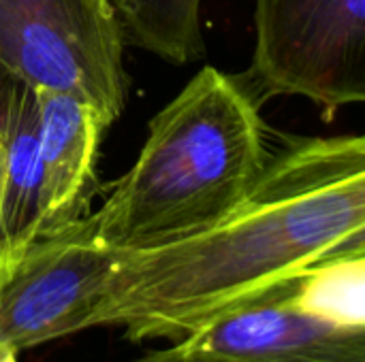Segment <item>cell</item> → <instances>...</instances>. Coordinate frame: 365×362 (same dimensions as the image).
<instances>
[{
  "instance_id": "obj_1",
  "label": "cell",
  "mask_w": 365,
  "mask_h": 362,
  "mask_svg": "<svg viewBox=\"0 0 365 362\" xmlns=\"http://www.w3.org/2000/svg\"><path fill=\"white\" fill-rule=\"evenodd\" d=\"M365 226V132L289 143L222 224L152 250L120 252L90 316L128 341L173 339L240 309L278 303L299 273Z\"/></svg>"
},
{
  "instance_id": "obj_2",
  "label": "cell",
  "mask_w": 365,
  "mask_h": 362,
  "mask_svg": "<svg viewBox=\"0 0 365 362\" xmlns=\"http://www.w3.org/2000/svg\"><path fill=\"white\" fill-rule=\"evenodd\" d=\"M267 160L257 96L205 66L152 117L135 164L90 213L96 237L139 252L205 233L248 201Z\"/></svg>"
},
{
  "instance_id": "obj_3",
  "label": "cell",
  "mask_w": 365,
  "mask_h": 362,
  "mask_svg": "<svg viewBox=\"0 0 365 362\" xmlns=\"http://www.w3.org/2000/svg\"><path fill=\"white\" fill-rule=\"evenodd\" d=\"M124 47L111 0H0V66L88 102L107 126L128 96Z\"/></svg>"
},
{
  "instance_id": "obj_4",
  "label": "cell",
  "mask_w": 365,
  "mask_h": 362,
  "mask_svg": "<svg viewBox=\"0 0 365 362\" xmlns=\"http://www.w3.org/2000/svg\"><path fill=\"white\" fill-rule=\"evenodd\" d=\"M248 87L302 96L325 117L365 105V0H255Z\"/></svg>"
},
{
  "instance_id": "obj_5",
  "label": "cell",
  "mask_w": 365,
  "mask_h": 362,
  "mask_svg": "<svg viewBox=\"0 0 365 362\" xmlns=\"http://www.w3.org/2000/svg\"><path fill=\"white\" fill-rule=\"evenodd\" d=\"M118 262L120 252L96 237L90 213L36 241L0 277V344L21 352L88 331Z\"/></svg>"
},
{
  "instance_id": "obj_6",
  "label": "cell",
  "mask_w": 365,
  "mask_h": 362,
  "mask_svg": "<svg viewBox=\"0 0 365 362\" xmlns=\"http://www.w3.org/2000/svg\"><path fill=\"white\" fill-rule=\"evenodd\" d=\"M180 344L199 356L233 362H365V326H340L263 303L229 314Z\"/></svg>"
},
{
  "instance_id": "obj_7",
  "label": "cell",
  "mask_w": 365,
  "mask_h": 362,
  "mask_svg": "<svg viewBox=\"0 0 365 362\" xmlns=\"http://www.w3.org/2000/svg\"><path fill=\"white\" fill-rule=\"evenodd\" d=\"M38 102L41 239L83 220L96 192V156L107 124L88 102L34 90Z\"/></svg>"
},
{
  "instance_id": "obj_8",
  "label": "cell",
  "mask_w": 365,
  "mask_h": 362,
  "mask_svg": "<svg viewBox=\"0 0 365 362\" xmlns=\"http://www.w3.org/2000/svg\"><path fill=\"white\" fill-rule=\"evenodd\" d=\"M0 143L4 181L0 194V277H6L41 241L38 102L26 81L0 66Z\"/></svg>"
},
{
  "instance_id": "obj_9",
  "label": "cell",
  "mask_w": 365,
  "mask_h": 362,
  "mask_svg": "<svg viewBox=\"0 0 365 362\" xmlns=\"http://www.w3.org/2000/svg\"><path fill=\"white\" fill-rule=\"evenodd\" d=\"M126 45L165 62L188 64L205 55L201 30L203 0H111Z\"/></svg>"
},
{
  "instance_id": "obj_10",
  "label": "cell",
  "mask_w": 365,
  "mask_h": 362,
  "mask_svg": "<svg viewBox=\"0 0 365 362\" xmlns=\"http://www.w3.org/2000/svg\"><path fill=\"white\" fill-rule=\"evenodd\" d=\"M284 303L340 326H365V258L334 260L299 273Z\"/></svg>"
},
{
  "instance_id": "obj_11",
  "label": "cell",
  "mask_w": 365,
  "mask_h": 362,
  "mask_svg": "<svg viewBox=\"0 0 365 362\" xmlns=\"http://www.w3.org/2000/svg\"><path fill=\"white\" fill-rule=\"evenodd\" d=\"M124 362H233V361H218V358H205V356H199V354H192L188 352L180 341H175L173 346L169 348H163V350H154V352H148L139 358H130V361Z\"/></svg>"
},
{
  "instance_id": "obj_12",
  "label": "cell",
  "mask_w": 365,
  "mask_h": 362,
  "mask_svg": "<svg viewBox=\"0 0 365 362\" xmlns=\"http://www.w3.org/2000/svg\"><path fill=\"white\" fill-rule=\"evenodd\" d=\"M19 350L11 344H0V362H17Z\"/></svg>"
},
{
  "instance_id": "obj_13",
  "label": "cell",
  "mask_w": 365,
  "mask_h": 362,
  "mask_svg": "<svg viewBox=\"0 0 365 362\" xmlns=\"http://www.w3.org/2000/svg\"><path fill=\"white\" fill-rule=\"evenodd\" d=\"M2 181H4V147L0 143V194H2Z\"/></svg>"
}]
</instances>
